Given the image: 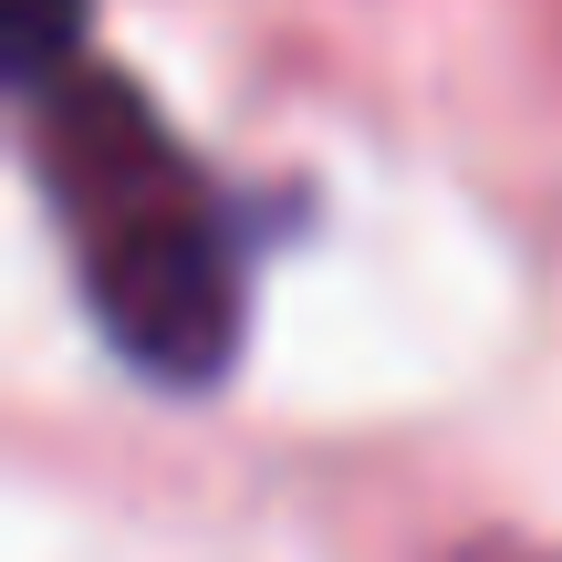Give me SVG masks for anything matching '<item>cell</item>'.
Segmentation results:
<instances>
[{
  "mask_svg": "<svg viewBox=\"0 0 562 562\" xmlns=\"http://www.w3.org/2000/svg\"><path fill=\"white\" fill-rule=\"evenodd\" d=\"M83 302H94L104 344L157 385H220L240 355V250L229 220L209 209V188L146 199L125 220L83 229Z\"/></svg>",
  "mask_w": 562,
  "mask_h": 562,
  "instance_id": "6da1fadb",
  "label": "cell"
},
{
  "mask_svg": "<svg viewBox=\"0 0 562 562\" xmlns=\"http://www.w3.org/2000/svg\"><path fill=\"white\" fill-rule=\"evenodd\" d=\"M32 157H42L53 209L74 220V240L104 229V220H125V209H146V199L199 188L188 157H178V136L157 125V104L125 74H83V63L32 94Z\"/></svg>",
  "mask_w": 562,
  "mask_h": 562,
  "instance_id": "7a4b0ae2",
  "label": "cell"
},
{
  "mask_svg": "<svg viewBox=\"0 0 562 562\" xmlns=\"http://www.w3.org/2000/svg\"><path fill=\"white\" fill-rule=\"evenodd\" d=\"M83 21H94V0H11V83L21 94H42V83H63L83 63Z\"/></svg>",
  "mask_w": 562,
  "mask_h": 562,
  "instance_id": "3957f363",
  "label": "cell"
}]
</instances>
